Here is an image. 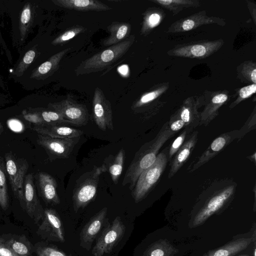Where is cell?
<instances>
[{"instance_id": "cell-13", "label": "cell", "mask_w": 256, "mask_h": 256, "mask_svg": "<svg viewBox=\"0 0 256 256\" xmlns=\"http://www.w3.org/2000/svg\"><path fill=\"white\" fill-rule=\"evenodd\" d=\"M239 130H234L220 134L215 138L194 164L190 172L196 170L218 154L236 138H238Z\"/></svg>"}, {"instance_id": "cell-5", "label": "cell", "mask_w": 256, "mask_h": 256, "mask_svg": "<svg viewBox=\"0 0 256 256\" xmlns=\"http://www.w3.org/2000/svg\"><path fill=\"white\" fill-rule=\"evenodd\" d=\"M168 147L158 154L154 164L140 175L131 191L132 197L138 203L146 198L158 182L168 162Z\"/></svg>"}, {"instance_id": "cell-31", "label": "cell", "mask_w": 256, "mask_h": 256, "mask_svg": "<svg viewBox=\"0 0 256 256\" xmlns=\"http://www.w3.org/2000/svg\"><path fill=\"white\" fill-rule=\"evenodd\" d=\"M159 4L173 11L176 6L179 7L182 10L184 8L196 6L199 4H197L198 1L192 0H152Z\"/></svg>"}, {"instance_id": "cell-30", "label": "cell", "mask_w": 256, "mask_h": 256, "mask_svg": "<svg viewBox=\"0 0 256 256\" xmlns=\"http://www.w3.org/2000/svg\"><path fill=\"white\" fill-rule=\"evenodd\" d=\"M38 256H72L54 246L38 244L36 248Z\"/></svg>"}, {"instance_id": "cell-16", "label": "cell", "mask_w": 256, "mask_h": 256, "mask_svg": "<svg viewBox=\"0 0 256 256\" xmlns=\"http://www.w3.org/2000/svg\"><path fill=\"white\" fill-rule=\"evenodd\" d=\"M198 132L194 130L190 134L186 140L174 154L172 160L168 178H170L178 172L188 159L198 140Z\"/></svg>"}, {"instance_id": "cell-10", "label": "cell", "mask_w": 256, "mask_h": 256, "mask_svg": "<svg viewBox=\"0 0 256 256\" xmlns=\"http://www.w3.org/2000/svg\"><path fill=\"white\" fill-rule=\"evenodd\" d=\"M54 111L60 113L68 124L78 126L87 124L88 114L86 106L74 100L68 96L65 100L52 106Z\"/></svg>"}, {"instance_id": "cell-42", "label": "cell", "mask_w": 256, "mask_h": 256, "mask_svg": "<svg viewBox=\"0 0 256 256\" xmlns=\"http://www.w3.org/2000/svg\"><path fill=\"white\" fill-rule=\"evenodd\" d=\"M256 249H254V256H256Z\"/></svg>"}, {"instance_id": "cell-18", "label": "cell", "mask_w": 256, "mask_h": 256, "mask_svg": "<svg viewBox=\"0 0 256 256\" xmlns=\"http://www.w3.org/2000/svg\"><path fill=\"white\" fill-rule=\"evenodd\" d=\"M32 129L38 134L55 138H74L83 134L80 130L63 125L34 126Z\"/></svg>"}, {"instance_id": "cell-40", "label": "cell", "mask_w": 256, "mask_h": 256, "mask_svg": "<svg viewBox=\"0 0 256 256\" xmlns=\"http://www.w3.org/2000/svg\"><path fill=\"white\" fill-rule=\"evenodd\" d=\"M30 18V10L28 8H25L22 12L20 20L21 22L26 24L28 22Z\"/></svg>"}, {"instance_id": "cell-2", "label": "cell", "mask_w": 256, "mask_h": 256, "mask_svg": "<svg viewBox=\"0 0 256 256\" xmlns=\"http://www.w3.org/2000/svg\"><path fill=\"white\" fill-rule=\"evenodd\" d=\"M236 184L231 180L216 182L202 194V203L192 222L194 226L202 224L212 214L220 211L232 200Z\"/></svg>"}, {"instance_id": "cell-37", "label": "cell", "mask_w": 256, "mask_h": 256, "mask_svg": "<svg viewBox=\"0 0 256 256\" xmlns=\"http://www.w3.org/2000/svg\"><path fill=\"white\" fill-rule=\"evenodd\" d=\"M256 127V114H254L252 118H250L244 125L239 130L238 139L242 138L249 131L254 129Z\"/></svg>"}, {"instance_id": "cell-26", "label": "cell", "mask_w": 256, "mask_h": 256, "mask_svg": "<svg viewBox=\"0 0 256 256\" xmlns=\"http://www.w3.org/2000/svg\"><path fill=\"white\" fill-rule=\"evenodd\" d=\"M125 152L122 148L118 152L113 158L109 156L104 162L106 171L108 172L114 184H117L122 172Z\"/></svg>"}, {"instance_id": "cell-22", "label": "cell", "mask_w": 256, "mask_h": 256, "mask_svg": "<svg viewBox=\"0 0 256 256\" xmlns=\"http://www.w3.org/2000/svg\"><path fill=\"white\" fill-rule=\"evenodd\" d=\"M252 238H240L232 241L226 244L208 251L204 256H233L246 248L252 242Z\"/></svg>"}, {"instance_id": "cell-15", "label": "cell", "mask_w": 256, "mask_h": 256, "mask_svg": "<svg viewBox=\"0 0 256 256\" xmlns=\"http://www.w3.org/2000/svg\"><path fill=\"white\" fill-rule=\"evenodd\" d=\"M36 183L40 195L46 203L52 205L60 204L57 182L53 176L45 172H39L36 174Z\"/></svg>"}, {"instance_id": "cell-17", "label": "cell", "mask_w": 256, "mask_h": 256, "mask_svg": "<svg viewBox=\"0 0 256 256\" xmlns=\"http://www.w3.org/2000/svg\"><path fill=\"white\" fill-rule=\"evenodd\" d=\"M220 42H210L206 44L186 46L174 49L170 52V55L188 58H204L207 56L220 46Z\"/></svg>"}, {"instance_id": "cell-43", "label": "cell", "mask_w": 256, "mask_h": 256, "mask_svg": "<svg viewBox=\"0 0 256 256\" xmlns=\"http://www.w3.org/2000/svg\"><path fill=\"white\" fill-rule=\"evenodd\" d=\"M240 256H248L246 254H243V255H240Z\"/></svg>"}, {"instance_id": "cell-8", "label": "cell", "mask_w": 256, "mask_h": 256, "mask_svg": "<svg viewBox=\"0 0 256 256\" xmlns=\"http://www.w3.org/2000/svg\"><path fill=\"white\" fill-rule=\"evenodd\" d=\"M42 220L36 232L42 239L54 242H64L65 241L63 223L55 210L44 209Z\"/></svg>"}, {"instance_id": "cell-41", "label": "cell", "mask_w": 256, "mask_h": 256, "mask_svg": "<svg viewBox=\"0 0 256 256\" xmlns=\"http://www.w3.org/2000/svg\"><path fill=\"white\" fill-rule=\"evenodd\" d=\"M35 55V52L33 50H29L28 52L24 55L23 58L24 62L26 64L31 63L32 62Z\"/></svg>"}, {"instance_id": "cell-20", "label": "cell", "mask_w": 256, "mask_h": 256, "mask_svg": "<svg viewBox=\"0 0 256 256\" xmlns=\"http://www.w3.org/2000/svg\"><path fill=\"white\" fill-rule=\"evenodd\" d=\"M54 2L64 8L78 11H105L112 8L99 0H56Z\"/></svg>"}, {"instance_id": "cell-25", "label": "cell", "mask_w": 256, "mask_h": 256, "mask_svg": "<svg viewBox=\"0 0 256 256\" xmlns=\"http://www.w3.org/2000/svg\"><path fill=\"white\" fill-rule=\"evenodd\" d=\"M206 17V16H202L200 12L195 14L182 20L178 21L176 24H173L172 25V28H170L169 30L172 29L170 32L188 31L201 24L216 22V20H220L216 18Z\"/></svg>"}, {"instance_id": "cell-11", "label": "cell", "mask_w": 256, "mask_h": 256, "mask_svg": "<svg viewBox=\"0 0 256 256\" xmlns=\"http://www.w3.org/2000/svg\"><path fill=\"white\" fill-rule=\"evenodd\" d=\"M92 115L94 122L101 130H113L111 104L102 90L98 87L94 90L92 98Z\"/></svg>"}, {"instance_id": "cell-14", "label": "cell", "mask_w": 256, "mask_h": 256, "mask_svg": "<svg viewBox=\"0 0 256 256\" xmlns=\"http://www.w3.org/2000/svg\"><path fill=\"white\" fill-rule=\"evenodd\" d=\"M108 208L104 207L84 225L80 233V246L89 250L100 232L106 218Z\"/></svg>"}, {"instance_id": "cell-19", "label": "cell", "mask_w": 256, "mask_h": 256, "mask_svg": "<svg viewBox=\"0 0 256 256\" xmlns=\"http://www.w3.org/2000/svg\"><path fill=\"white\" fill-rule=\"evenodd\" d=\"M0 244L18 256H30L32 253L31 244L24 236L3 234L0 236Z\"/></svg>"}, {"instance_id": "cell-9", "label": "cell", "mask_w": 256, "mask_h": 256, "mask_svg": "<svg viewBox=\"0 0 256 256\" xmlns=\"http://www.w3.org/2000/svg\"><path fill=\"white\" fill-rule=\"evenodd\" d=\"M79 140L80 138H60L38 134L36 142L45 150L50 159L53 160L68 158Z\"/></svg>"}, {"instance_id": "cell-6", "label": "cell", "mask_w": 256, "mask_h": 256, "mask_svg": "<svg viewBox=\"0 0 256 256\" xmlns=\"http://www.w3.org/2000/svg\"><path fill=\"white\" fill-rule=\"evenodd\" d=\"M5 169L7 173L12 191L19 201L20 206L24 208V180L29 165L26 160L18 158L12 152L4 156Z\"/></svg>"}, {"instance_id": "cell-36", "label": "cell", "mask_w": 256, "mask_h": 256, "mask_svg": "<svg viewBox=\"0 0 256 256\" xmlns=\"http://www.w3.org/2000/svg\"><path fill=\"white\" fill-rule=\"evenodd\" d=\"M168 123L170 130L175 133L185 126L184 122L176 114L172 116Z\"/></svg>"}, {"instance_id": "cell-7", "label": "cell", "mask_w": 256, "mask_h": 256, "mask_svg": "<svg viewBox=\"0 0 256 256\" xmlns=\"http://www.w3.org/2000/svg\"><path fill=\"white\" fill-rule=\"evenodd\" d=\"M126 227L120 216H116L111 224L102 231L92 250L94 256L108 254L123 238Z\"/></svg>"}, {"instance_id": "cell-27", "label": "cell", "mask_w": 256, "mask_h": 256, "mask_svg": "<svg viewBox=\"0 0 256 256\" xmlns=\"http://www.w3.org/2000/svg\"><path fill=\"white\" fill-rule=\"evenodd\" d=\"M5 166L3 160L0 158V206L6 210L9 204V196L8 192L6 176Z\"/></svg>"}, {"instance_id": "cell-4", "label": "cell", "mask_w": 256, "mask_h": 256, "mask_svg": "<svg viewBox=\"0 0 256 256\" xmlns=\"http://www.w3.org/2000/svg\"><path fill=\"white\" fill-rule=\"evenodd\" d=\"M105 172L106 168L104 164L100 166H94L91 170L84 173L77 179L72 196L76 212L85 208L94 199L100 176Z\"/></svg>"}, {"instance_id": "cell-33", "label": "cell", "mask_w": 256, "mask_h": 256, "mask_svg": "<svg viewBox=\"0 0 256 256\" xmlns=\"http://www.w3.org/2000/svg\"><path fill=\"white\" fill-rule=\"evenodd\" d=\"M163 90L160 88L144 94L134 104L132 108L135 109L146 105L157 98Z\"/></svg>"}, {"instance_id": "cell-24", "label": "cell", "mask_w": 256, "mask_h": 256, "mask_svg": "<svg viewBox=\"0 0 256 256\" xmlns=\"http://www.w3.org/2000/svg\"><path fill=\"white\" fill-rule=\"evenodd\" d=\"M228 100V96L220 94L214 96L200 114L199 126H207L218 114V108Z\"/></svg>"}, {"instance_id": "cell-3", "label": "cell", "mask_w": 256, "mask_h": 256, "mask_svg": "<svg viewBox=\"0 0 256 256\" xmlns=\"http://www.w3.org/2000/svg\"><path fill=\"white\" fill-rule=\"evenodd\" d=\"M134 40L135 36L130 35L125 40L110 46L84 60L75 69L76 75L88 74L106 69L128 52Z\"/></svg>"}, {"instance_id": "cell-28", "label": "cell", "mask_w": 256, "mask_h": 256, "mask_svg": "<svg viewBox=\"0 0 256 256\" xmlns=\"http://www.w3.org/2000/svg\"><path fill=\"white\" fill-rule=\"evenodd\" d=\"M43 122V126H57L68 124L62 116L54 110H44L36 113Z\"/></svg>"}, {"instance_id": "cell-1", "label": "cell", "mask_w": 256, "mask_h": 256, "mask_svg": "<svg viewBox=\"0 0 256 256\" xmlns=\"http://www.w3.org/2000/svg\"><path fill=\"white\" fill-rule=\"evenodd\" d=\"M176 134L170 130L167 122L153 140L142 145L135 154L127 169L122 186L128 184V188L132 191L140 174L154 164L160 148Z\"/></svg>"}, {"instance_id": "cell-34", "label": "cell", "mask_w": 256, "mask_h": 256, "mask_svg": "<svg viewBox=\"0 0 256 256\" xmlns=\"http://www.w3.org/2000/svg\"><path fill=\"white\" fill-rule=\"evenodd\" d=\"M160 16L159 14L153 12L145 16L142 28V34L148 32V30L156 26L160 22Z\"/></svg>"}, {"instance_id": "cell-23", "label": "cell", "mask_w": 256, "mask_h": 256, "mask_svg": "<svg viewBox=\"0 0 256 256\" xmlns=\"http://www.w3.org/2000/svg\"><path fill=\"white\" fill-rule=\"evenodd\" d=\"M197 106L196 104L186 102L179 113L176 114L184 122V128L190 134L200 122V114L198 112Z\"/></svg>"}, {"instance_id": "cell-38", "label": "cell", "mask_w": 256, "mask_h": 256, "mask_svg": "<svg viewBox=\"0 0 256 256\" xmlns=\"http://www.w3.org/2000/svg\"><path fill=\"white\" fill-rule=\"evenodd\" d=\"M146 256H165L166 251L160 244L150 246L146 252Z\"/></svg>"}, {"instance_id": "cell-29", "label": "cell", "mask_w": 256, "mask_h": 256, "mask_svg": "<svg viewBox=\"0 0 256 256\" xmlns=\"http://www.w3.org/2000/svg\"><path fill=\"white\" fill-rule=\"evenodd\" d=\"M86 28L80 25H75L66 30L56 38L53 42L54 44H64L77 35L86 32Z\"/></svg>"}, {"instance_id": "cell-39", "label": "cell", "mask_w": 256, "mask_h": 256, "mask_svg": "<svg viewBox=\"0 0 256 256\" xmlns=\"http://www.w3.org/2000/svg\"><path fill=\"white\" fill-rule=\"evenodd\" d=\"M0 256H18L8 248L0 244Z\"/></svg>"}, {"instance_id": "cell-32", "label": "cell", "mask_w": 256, "mask_h": 256, "mask_svg": "<svg viewBox=\"0 0 256 256\" xmlns=\"http://www.w3.org/2000/svg\"><path fill=\"white\" fill-rule=\"evenodd\" d=\"M190 134L187 130L184 128V130L172 142V144L168 147V162H171L174 155L180 148L182 145Z\"/></svg>"}, {"instance_id": "cell-21", "label": "cell", "mask_w": 256, "mask_h": 256, "mask_svg": "<svg viewBox=\"0 0 256 256\" xmlns=\"http://www.w3.org/2000/svg\"><path fill=\"white\" fill-rule=\"evenodd\" d=\"M107 30L110 35L104 40L102 44L104 46H112L127 39L130 36L132 26L128 22H114L107 27Z\"/></svg>"}, {"instance_id": "cell-12", "label": "cell", "mask_w": 256, "mask_h": 256, "mask_svg": "<svg viewBox=\"0 0 256 256\" xmlns=\"http://www.w3.org/2000/svg\"><path fill=\"white\" fill-rule=\"evenodd\" d=\"M24 210L38 224L42 220L44 214L43 208L36 194L32 174H26L24 180Z\"/></svg>"}, {"instance_id": "cell-35", "label": "cell", "mask_w": 256, "mask_h": 256, "mask_svg": "<svg viewBox=\"0 0 256 256\" xmlns=\"http://www.w3.org/2000/svg\"><path fill=\"white\" fill-rule=\"evenodd\" d=\"M256 92V84H253L246 86H244L240 89L239 92L238 97L234 102L232 103L230 106V108H232L236 105L238 104L242 100L248 98L252 94H254Z\"/></svg>"}]
</instances>
